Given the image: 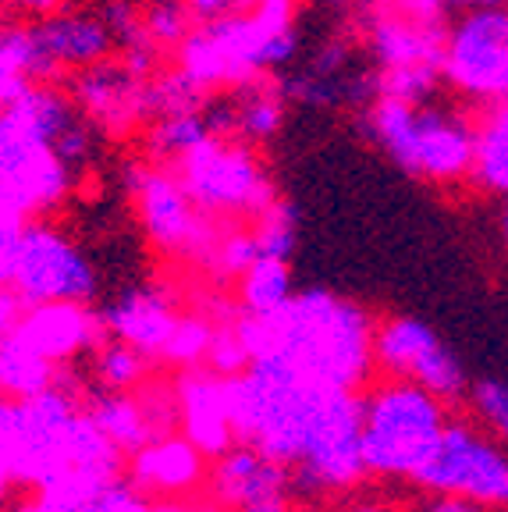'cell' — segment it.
<instances>
[{
  "mask_svg": "<svg viewBox=\"0 0 508 512\" xmlns=\"http://www.w3.org/2000/svg\"><path fill=\"white\" fill-rule=\"evenodd\" d=\"M249 360L270 356L317 392H352L374 370V320L352 299L331 292H299L274 320L242 317Z\"/></svg>",
  "mask_w": 508,
  "mask_h": 512,
  "instance_id": "6da1fadb",
  "label": "cell"
},
{
  "mask_svg": "<svg viewBox=\"0 0 508 512\" xmlns=\"http://www.w3.org/2000/svg\"><path fill=\"white\" fill-rule=\"evenodd\" d=\"M448 406L405 381H381L363 395V463L374 477L413 484L448 427Z\"/></svg>",
  "mask_w": 508,
  "mask_h": 512,
  "instance_id": "7a4b0ae2",
  "label": "cell"
},
{
  "mask_svg": "<svg viewBox=\"0 0 508 512\" xmlns=\"http://www.w3.org/2000/svg\"><path fill=\"white\" fill-rule=\"evenodd\" d=\"M370 128L398 168L416 178L455 182L477 168L480 128L434 100L405 104L395 96H381L370 114Z\"/></svg>",
  "mask_w": 508,
  "mask_h": 512,
  "instance_id": "3957f363",
  "label": "cell"
},
{
  "mask_svg": "<svg viewBox=\"0 0 508 512\" xmlns=\"http://www.w3.org/2000/svg\"><path fill=\"white\" fill-rule=\"evenodd\" d=\"M413 484L477 509H508V445L480 424L448 420L445 438Z\"/></svg>",
  "mask_w": 508,
  "mask_h": 512,
  "instance_id": "277c9868",
  "label": "cell"
},
{
  "mask_svg": "<svg viewBox=\"0 0 508 512\" xmlns=\"http://www.w3.org/2000/svg\"><path fill=\"white\" fill-rule=\"evenodd\" d=\"M288 473H292V488L299 491H342L366 477L363 395H320Z\"/></svg>",
  "mask_w": 508,
  "mask_h": 512,
  "instance_id": "5b68a950",
  "label": "cell"
},
{
  "mask_svg": "<svg viewBox=\"0 0 508 512\" xmlns=\"http://www.w3.org/2000/svg\"><path fill=\"white\" fill-rule=\"evenodd\" d=\"M374 367L388 381L416 384L445 406L469 395V377L462 360L448 349L445 338L416 317H388L384 324H377Z\"/></svg>",
  "mask_w": 508,
  "mask_h": 512,
  "instance_id": "8992f818",
  "label": "cell"
},
{
  "mask_svg": "<svg viewBox=\"0 0 508 512\" xmlns=\"http://www.w3.org/2000/svg\"><path fill=\"white\" fill-rule=\"evenodd\" d=\"M11 288L25 306H86L96 296V271L72 239H64L50 224L29 221L18 246Z\"/></svg>",
  "mask_w": 508,
  "mask_h": 512,
  "instance_id": "52a82bcc",
  "label": "cell"
},
{
  "mask_svg": "<svg viewBox=\"0 0 508 512\" xmlns=\"http://www.w3.org/2000/svg\"><path fill=\"white\" fill-rule=\"evenodd\" d=\"M182 164V189L192 196L203 214H253L260 217L270 207V189L253 153L228 139H210L196 153L178 160Z\"/></svg>",
  "mask_w": 508,
  "mask_h": 512,
  "instance_id": "ba28073f",
  "label": "cell"
},
{
  "mask_svg": "<svg viewBox=\"0 0 508 512\" xmlns=\"http://www.w3.org/2000/svg\"><path fill=\"white\" fill-rule=\"evenodd\" d=\"M441 75L477 100L508 96V8H473L445 32Z\"/></svg>",
  "mask_w": 508,
  "mask_h": 512,
  "instance_id": "9c48e42d",
  "label": "cell"
},
{
  "mask_svg": "<svg viewBox=\"0 0 508 512\" xmlns=\"http://www.w3.org/2000/svg\"><path fill=\"white\" fill-rule=\"evenodd\" d=\"M210 488L228 512H292V473L253 445H231L210 466Z\"/></svg>",
  "mask_w": 508,
  "mask_h": 512,
  "instance_id": "30bf717a",
  "label": "cell"
},
{
  "mask_svg": "<svg viewBox=\"0 0 508 512\" xmlns=\"http://www.w3.org/2000/svg\"><path fill=\"white\" fill-rule=\"evenodd\" d=\"M128 189L135 196V207L143 217V228L160 249H203V210L192 203V196L182 189V182L164 171L153 168H132L128 171Z\"/></svg>",
  "mask_w": 508,
  "mask_h": 512,
  "instance_id": "8fae6325",
  "label": "cell"
},
{
  "mask_svg": "<svg viewBox=\"0 0 508 512\" xmlns=\"http://www.w3.org/2000/svg\"><path fill=\"white\" fill-rule=\"evenodd\" d=\"M178 420L192 445L210 459H221L235 441V420H231V392L228 377L214 374L210 367L185 370L175 388Z\"/></svg>",
  "mask_w": 508,
  "mask_h": 512,
  "instance_id": "7c38bea8",
  "label": "cell"
},
{
  "mask_svg": "<svg viewBox=\"0 0 508 512\" xmlns=\"http://www.w3.org/2000/svg\"><path fill=\"white\" fill-rule=\"evenodd\" d=\"M207 477V456L192 445L185 434H164L153 438L146 448H139L128 459V480L143 491L146 498L153 495H185Z\"/></svg>",
  "mask_w": 508,
  "mask_h": 512,
  "instance_id": "4fadbf2b",
  "label": "cell"
},
{
  "mask_svg": "<svg viewBox=\"0 0 508 512\" xmlns=\"http://www.w3.org/2000/svg\"><path fill=\"white\" fill-rule=\"evenodd\" d=\"M178 324H182V317L153 288H132V292L114 299L104 313V328L111 331V338L132 345L135 352H143L146 360L150 356L167 360Z\"/></svg>",
  "mask_w": 508,
  "mask_h": 512,
  "instance_id": "5bb4252c",
  "label": "cell"
},
{
  "mask_svg": "<svg viewBox=\"0 0 508 512\" xmlns=\"http://www.w3.org/2000/svg\"><path fill=\"white\" fill-rule=\"evenodd\" d=\"M32 36L54 68H79V72L107 61V54L118 47L104 15L96 11H64V15L40 18Z\"/></svg>",
  "mask_w": 508,
  "mask_h": 512,
  "instance_id": "9a60e30c",
  "label": "cell"
},
{
  "mask_svg": "<svg viewBox=\"0 0 508 512\" xmlns=\"http://www.w3.org/2000/svg\"><path fill=\"white\" fill-rule=\"evenodd\" d=\"M100 320L75 303H54V306H29L18 324V338L29 345L36 356L47 363H64L79 356L86 345L96 342Z\"/></svg>",
  "mask_w": 508,
  "mask_h": 512,
  "instance_id": "2e32d148",
  "label": "cell"
},
{
  "mask_svg": "<svg viewBox=\"0 0 508 512\" xmlns=\"http://www.w3.org/2000/svg\"><path fill=\"white\" fill-rule=\"evenodd\" d=\"M86 413L96 424V431L104 434L121 456H128V459H132L139 448L150 445L153 438H164V434L157 431V424H153L146 402L135 399V395L104 392L89 402Z\"/></svg>",
  "mask_w": 508,
  "mask_h": 512,
  "instance_id": "e0dca14e",
  "label": "cell"
},
{
  "mask_svg": "<svg viewBox=\"0 0 508 512\" xmlns=\"http://www.w3.org/2000/svg\"><path fill=\"white\" fill-rule=\"evenodd\" d=\"M139 86L135 75L128 72L125 64L100 61L93 68H82L75 75V100L82 104L86 118H118L121 111L132 107V89Z\"/></svg>",
  "mask_w": 508,
  "mask_h": 512,
  "instance_id": "ac0fdd59",
  "label": "cell"
},
{
  "mask_svg": "<svg viewBox=\"0 0 508 512\" xmlns=\"http://www.w3.org/2000/svg\"><path fill=\"white\" fill-rule=\"evenodd\" d=\"M57 367L47 363L43 356L29 349V345L15 335L0 338V399L8 402H29L36 395L54 388Z\"/></svg>",
  "mask_w": 508,
  "mask_h": 512,
  "instance_id": "d6986e66",
  "label": "cell"
},
{
  "mask_svg": "<svg viewBox=\"0 0 508 512\" xmlns=\"http://www.w3.org/2000/svg\"><path fill=\"white\" fill-rule=\"evenodd\" d=\"M239 299H242V313L253 320H274L278 313H285L288 303L295 299L288 260L260 256L239 278Z\"/></svg>",
  "mask_w": 508,
  "mask_h": 512,
  "instance_id": "ffe728a7",
  "label": "cell"
},
{
  "mask_svg": "<svg viewBox=\"0 0 508 512\" xmlns=\"http://www.w3.org/2000/svg\"><path fill=\"white\" fill-rule=\"evenodd\" d=\"M93 374L100 377L104 392L128 395L135 384L146 377V356L143 352H135L132 345L118 342V338H107V342L96 345Z\"/></svg>",
  "mask_w": 508,
  "mask_h": 512,
  "instance_id": "44dd1931",
  "label": "cell"
},
{
  "mask_svg": "<svg viewBox=\"0 0 508 512\" xmlns=\"http://www.w3.org/2000/svg\"><path fill=\"white\" fill-rule=\"evenodd\" d=\"M210 143L207 121L199 111H185V114H171V118H160L150 132V146L164 157H189L199 146Z\"/></svg>",
  "mask_w": 508,
  "mask_h": 512,
  "instance_id": "7402d4cb",
  "label": "cell"
},
{
  "mask_svg": "<svg viewBox=\"0 0 508 512\" xmlns=\"http://www.w3.org/2000/svg\"><path fill=\"white\" fill-rule=\"evenodd\" d=\"M285 121L281 100L267 89H246L242 96H235V136L242 139H270Z\"/></svg>",
  "mask_w": 508,
  "mask_h": 512,
  "instance_id": "603a6c76",
  "label": "cell"
},
{
  "mask_svg": "<svg viewBox=\"0 0 508 512\" xmlns=\"http://www.w3.org/2000/svg\"><path fill=\"white\" fill-rule=\"evenodd\" d=\"M477 178L487 189H498L508 196V107L491 118V125L480 132L477 143Z\"/></svg>",
  "mask_w": 508,
  "mask_h": 512,
  "instance_id": "cb8c5ba5",
  "label": "cell"
},
{
  "mask_svg": "<svg viewBox=\"0 0 508 512\" xmlns=\"http://www.w3.org/2000/svg\"><path fill=\"white\" fill-rule=\"evenodd\" d=\"M256 239V253L270 256V260H288L295 249V214L288 203H270L260 217L256 228H249Z\"/></svg>",
  "mask_w": 508,
  "mask_h": 512,
  "instance_id": "d4e9b609",
  "label": "cell"
},
{
  "mask_svg": "<svg viewBox=\"0 0 508 512\" xmlns=\"http://www.w3.org/2000/svg\"><path fill=\"white\" fill-rule=\"evenodd\" d=\"M466 399L473 406V413H477L480 427L508 445V381L484 377V381L469 384Z\"/></svg>",
  "mask_w": 508,
  "mask_h": 512,
  "instance_id": "484cf974",
  "label": "cell"
},
{
  "mask_svg": "<svg viewBox=\"0 0 508 512\" xmlns=\"http://www.w3.org/2000/svg\"><path fill=\"white\" fill-rule=\"evenodd\" d=\"M143 22L153 43H185L192 36V15L182 0H157Z\"/></svg>",
  "mask_w": 508,
  "mask_h": 512,
  "instance_id": "4316f807",
  "label": "cell"
},
{
  "mask_svg": "<svg viewBox=\"0 0 508 512\" xmlns=\"http://www.w3.org/2000/svg\"><path fill=\"white\" fill-rule=\"evenodd\" d=\"M292 54H295V32H292V25H285V29L270 32L267 40L256 47L249 68H278V64H285Z\"/></svg>",
  "mask_w": 508,
  "mask_h": 512,
  "instance_id": "83f0119b",
  "label": "cell"
},
{
  "mask_svg": "<svg viewBox=\"0 0 508 512\" xmlns=\"http://www.w3.org/2000/svg\"><path fill=\"white\" fill-rule=\"evenodd\" d=\"M25 221H0V288H11L18 246H22Z\"/></svg>",
  "mask_w": 508,
  "mask_h": 512,
  "instance_id": "f1b7e54d",
  "label": "cell"
},
{
  "mask_svg": "<svg viewBox=\"0 0 508 512\" xmlns=\"http://www.w3.org/2000/svg\"><path fill=\"white\" fill-rule=\"evenodd\" d=\"M182 4L189 8L192 18H199V22L207 25L224 22V18H231L235 8H239V0H182Z\"/></svg>",
  "mask_w": 508,
  "mask_h": 512,
  "instance_id": "f546056e",
  "label": "cell"
},
{
  "mask_svg": "<svg viewBox=\"0 0 508 512\" xmlns=\"http://www.w3.org/2000/svg\"><path fill=\"white\" fill-rule=\"evenodd\" d=\"M25 310H29V306L18 299L15 288H0V338L15 335L18 324H22V317H25Z\"/></svg>",
  "mask_w": 508,
  "mask_h": 512,
  "instance_id": "4dcf8cb0",
  "label": "cell"
},
{
  "mask_svg": "<svg viewBox=\"0 0 508 512\" xmlns=\"http://www.w3.org/2000/svg\"><path fill=\"white\" fill-rule=\"evenodd\" d=\"M423 512H480L473 502H462V498H441L434 495V502L423 505Z\"/></svg>",
  "mask_w": 508,
  "mask_h": 512,
  "instance_id": "1f68e13d",
  "label": "cell"
},
{
  "mask_svg": "<svg viewBox=\"0 0 508 512\" xmlns=\"http://www.w3.org/2000/svg\"><path fill=\"white\" fill-rule=\"evenodd\" d=\"M18 8H25V11H32V15H40V18H50L57 11V4L61 0H15Z\"/></svg>",
  "mask_w": 508,
  "mask_h": 512,
  "instance_id": "d6a6232c",
  "label": "cell"
},
{
  "mask_svg": "<svg viewBox=\"0 0 508 512\" xmlns=\"http://www.w3.org/2000/svg\"><path fill=\"white\" fill-rule=\"evenodd\" d=\"M11 488H15V477H11L8 470H0V512H8L11 509Z\"/></svg>",
  "mask_w": 508,
  "mask_h": 512,
  "instance_id": "836d02e7",
  "label": "cell"
},
{
  "mask_svg": "<svg viewBox=\"0 0 508 512\" xmlns=\"http://www.w3.org/2000/svg\"><path fill=\"white\" fill-rule=\"evenodd\" d=\"M8 512H54V505L47 498H40V502H29V505H11Z\"/></svg>",
  "mask_w": 508,
  "mask_h": 512,
  "instance_id": "e575fe53",
  "label": "cell"
},
{
  "mask_svg": "<svg viewBox=\"0 0 508 512\" xmlns=\"http://www.w3.org/2000/svg\"><path fill=\"white\" fill-rule=\"evenodd\" d=\"M501 242L508 249V196H505V207H501Z\"/></svg>",
  "mask_w": 508,
  "mask_h": 512,
  "instance_id": "d590c367",
  "label": "cell"
},
{
  "mask_svg": "<svg viewBox=\"0 0 508 512\" xmlns=\"http://www.w3.org/2000/svg\"><path fill=\"white\" fill-rule=\"evenodd\" d=\"M352 512H388L384 505H377V502H366V505H359V509H352Z\"/></svg>",
  "mask_w": 508,
  "mask_h": 512,
  "instance_id": "8d00e7d4",
  "label": "cell"
},
{
  "mask_svg": "<svg viewBox=\"0 0 508 512\" xmlns=\"http://www.w3.org/2000/svg\"><path fill=\"white\" fill-rule=\"evenodd\" d=\"M153 512H185V509H153Z\"/></svg>",
  "mask_w": 508,
  "mask_h": 512,
  "instance_id": "74e56055",
  "label": "cell"
}]
</instances>
